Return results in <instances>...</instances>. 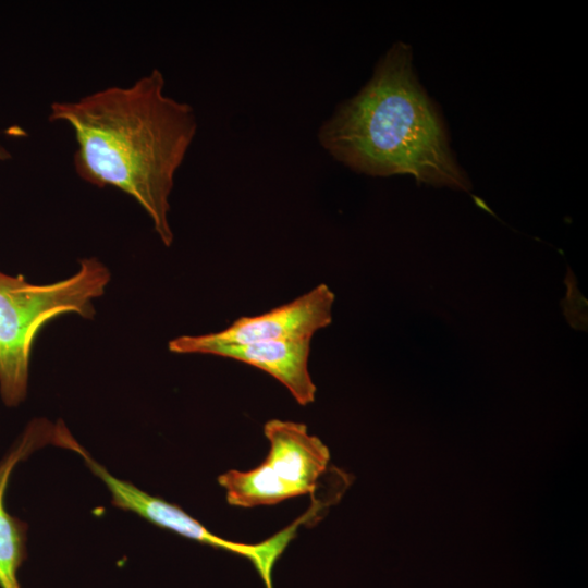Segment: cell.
<instances>
[{
	"instance_id": "7a4b0ae2",
	"label": "cell",
	"mask_w": 588,
	"mask_h": 588,
	"mask_svg": "<svg viewBox=\"0 0 588 588\" xmlns=\"http://www.w3.org/2000/svg\"><path fill=\"white\" fill-rule=\"evenodd\" d=\"M412 61L411 47L395 42L366 85L322 123L319 143L358 173L411 174L419 182L467 191V176Z\"/></svg>"
},
{
	"instance_id": "277c9868",
	"label": "cell",
	"mask_w": 588,
	"mask_h": 588,
	"mask_svg": "<svg viewBox=\"0 0 588 588\" xmlns=\"http://www.w3.org/2000/svg\"><path fill=\"white\" fill-rule=\"evenodd\" d=\"M264 433L270 443L262 463L246 471L230 469L218 477L230 505L254 507L313 494L327 471L330 452L304 424L271 419Z\"/></svg>"
},
{
	"instance_id": "52a82bcc",
	"label": "cell",
	"mask_w": 588,
	"mask_h": 588,
	"mask_svg": "<svg viewBox=\"0 0 588 588\" xmlns=\"http://www.w3.org/2000/svg\"><path fill=\"white\" fill-rule=\"evenodd\" d=\"M53 432L54 424L46 418H34L0 458V588H21L17 572L27 555L28 525L5 507L11 477L19 464L52 444Z\"/></svg>"
},
{
	"instance_id": "30bf717a",
	"label": "cell",
	"mask_w": 588,
	"mask_h": 588,
	"mask_svg": "<svg viewBox=\"0 0 588 588\" xmlns=\"http://www.w3.org/2000/svg\"><path fill=\"white\" fill-rule=\"evenodd\" d=\"M309 516H310V513H309V512H308L307 514H305L304 516H302V517L299 518V519L302 520V524H303L304 522L308 520Z\"/></svg>"
},
{
	"instance_id": "8992f818",
	"label": "cell",
	"mask_w": 588,
	"mask_h": 588,
	"mask_svg": "<svg viewBox=\"0 0 588 588\" xmlns=\"http://www.w3.org/2000/svg\"><path fill=\"white\" fill-rule=\"evenodd\" d=\"M333 302V292L321 283L287 304L260 315L240 317L221 331L174 338L168 347L175 354L206 355L220 346L311 340L318 330L331 323Z\"/></svg>"
},
{
	"instance_id": "9c48e42d",
	"label": "cell",
	"mask_w": 588,
	"mask_h": 588,
	"mask_svg": "<svg viewBox=\"0 0 588 588\" xmlns=\"http://www.w3.org/2000/svg\"><path fill=\"white\" fill-rule=\"evenodd\" d=\"M11 158V154L2 145H0V160L4 161Z\"/></svg>"
},
{
	"instance_id": "3957f363",
	"label": "cell",
	"mask_w": 588,
	"mask_h": 588,
	"mask_svg": "<svg viewBox=\"0 0 588 588\" xmlns=\"http://www.w3.org/2000/svg\"><path fill=\"white\" fill-rule=\"evenodd\" d=\"M78 264L71 277L47 284L0 270V397L7 407L27 396L33 346L42 328L64 314L94 318V301L103 295L110 271L95 257Z\"/></svg>"
},
{
	"instance_id": "5b68a950",
	"label": "cell",
	"mask_w": 588,
	"mask_h": 588,
	"mask_svg": "<svg viewBox=\"0 0 588 588\" xmlns=\"http://www.w3.org/2000/svg\"><path fill=\"white\" fill-rule=\"evenodd\" d=\"M66 429L64 427L58 432L56 445L71 450L84 460L89 470L109 490L113 506L132 512L160 528L187 539L247 559L257 569L266 588H272V568L295 537L297 527L302 524L301 519L259 543L249 544L226 540L208 530L179 505L151 495L130 481L113 476L105 466L94 460Z\"/></svg>"
},
{
	"instance_id": "6da1fadb",
	"label": "cell",
	"mask_w": 588,
	"mask_h": 588,
	"mask_svg": "<svg viewBox=\"0 0 588 588\" xmlns=\"http://www.w3.org/2000/svg\"><path fill=\"white\" fill-rule=\"evenodd\" d=\"M155 69L127 87H108L51 103L50 121L74 131L73 164L85 182L115 187L147 212L161 242L173 243L168 215L174 175L195 137L193 108L163 91Z\"/></svg>"
},
{
	"instance_id": "ba28073f",
	"label": "cell",
	"mask_w": 588,
	"mask_h": 588,
	"mask_svg": "<svg viewBox=\"0 0 588 588\" xmlns=\"http://www.w3.org/2000/svg\"><path fill=\"white\" fill-rule=\"evenodd\" d=\"M311 340L271 341L237 346H220L206 355L221 356L254 366L281 382L299 405L315 401L317 388L310 377L308 358Z\"/></svg>"
}]
</instances>
